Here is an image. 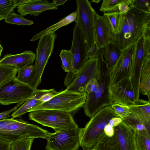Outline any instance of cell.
<instances>
[{
    "label": "cell",
    "instance_id": "bcb514c9",
    "mask_svg": "<svg viewBox=\"0 0 150 150\" xmlns=\"http://www.w3.org/2000/svg\"><path fill=\"white\" fill-rule=\"evenodd\" d=\"M67 1V0H54L52 3L57 7L59 6L63 5Z\"/></svg>",
    "mask_w": 150,
    "mask_h": 150
},
{
    "label": "cell",
    "instance_id": "8992f818",
    "mask_svg": "<svg viewBox=\"0 0 150 150\" xmlns=\"http://www.w3.org/2000/svg\"><path fill=\"white\" fill-rule=\"evenodd\" d=\"M73 55L70 71L68 72L64 84L67 87L73 81L79 71L88 59V49L83 34L80 28L75 25L74 28L72 45L70 50Z\"/></svg>",
    "mask_w": 150,
    "mask_h": 150
},
{
    "label": "cell",
    "instance_id": "30bf717a",
    "mask_svg": "<svg viewBox=\"0 0 150 150\" xmlns=\"http://www.w3.org/2000/svg\"><path fill=\"white\" fill-rule=\"evenodd\" d=\"M150 33L147 34L135 43V48L130 79L136 100L139 99L141 69L145 59L150 57Z\"/></svg>",
    "mask_w": 150,
    "mask_h": 150
},
{
    "label": "cell",
    "instance_id": "5b68a950",
    "mask_svg": "<svg viewBox=\"0 0 150 150\" xmlns=\"http://www.w3.org/2000/svg\"><path fill=\"white\" fill-rule=\"evenodd\" d=\"M29 118L43 126L52 128L55 132L78 127L71 113L56 110L33 111L29 113Z\"/></svg>",
    "mask_w": 150,
    "mask_h": 150
},
{
    "label": "cell",
    "instance_id": "603a6c76",
    "mask_svg": "<svg viewBox=\"0 0 150 150\" xmlns=\"http://www.w3.org/2000/svg\"><path fill=\"white\" fill-rule=\"evenodd\" d=\"M103 49V55L105 59L107 67L111 69L116 64L122 50L112 41L107 43Z\"/></svg>",
    "mask_w": 150,
    "mask_h": 150
},
{
    "label": "cell",
    "instance_id": "c3c4849f",
    "mask_svg": "<svg viewBox=\"0 0 150 150\" xmlns=\"http://www.w3.org/2000/svg\"><path fill=\"white\" fill-rule=\"evenodd\" d=\"M3 50V47L1 45L0 42V59L1 57V54Z\"/></svg>",
    "mask_w": 150,
    "mask_h": 150
},
{
    "label": "cell",
    "instance_id": "ac0fdd59",
    "mask_svg": "<svg viewBox=\"0 0 150 150\" xmlns=\"http://www.w3.org/2000/svg\"><path fill=\"white\" fill-rule=\"evenodd\" d=\"M36 54L31 50L25 51L16 54H8L0 60V64L17 69L18 71L32 64L35 60Z\"/></svg>",
    "mask_w": 150,
    "mask_h": 150
},
{
    "label": "cell",
    "instance_id": "7dc6e473",
    "mask_svg": "<svg viewBox=\"0 0 150 150\" xmlns=\"http://www.w3.org/2000/svg\"><path fill=\"white\" fill-rule=\"evenodd\" d=\"M30 1V0H16V2L18 6L26 3L29 1Z\"/></svg>",
    "mask_w": 150,
    "mask_h": 150
},
{
    "label": "cell",
    "instance_id": "484cf974",
    "mask_svg": "<svg viewBox=\"0 0 150 150\" xmlns=\"http://www.w3.org/2000/svg\"><path fill=\"white\" fill-rule=\"evenodd\" d=\"M18 75L15 78L18 81L32 87L35 74L34 65H30L18 71Z\"/></svg>",
    "mask_w": 150,
    "mask_h": 150
},
{
    "label": "cell",
    "instance_id": "f1b7e54d",
    "mask_svg": "<svg viewBox=\"0 0 150 150\" xmlns=\"http://www.w3.org/2000/svg\"><path fill=\"white\" fill-rule=\"evenodd\" d=\"M137 150H150V134L147 131H135Z\"/></svg>",
    "mask_w": 150,
    "mask_h": 150
},
{
    "label": "cell",
    "instance_id": "60d3db41",
    "mask_svg": "<svg viewBox=\"0 0 150 150\" xmlns=\"http://www.w3.org/2000/svg\"><path fill=\"white\" fill-rule=\"evenodd\" d=\"M16 120L11 118L0 120V136L3 133L9 125L14 122Z\"/></svg>",
    "mask_w": 150,
    "mask_h": 150
},
{
    "label": "cell",
    "instance_id": "4fadbf2b",
    "mask_svg": "<svg viewBox=\"0 0 150 150\" xmlns=\"http://www.w3.org/2000/svg\"><path fill=\"white\" fill-rule=\"evenodd\" d=\"M135 43L122 50L114 67L110 69V88L120 81L130 78L134 57Z\"/></svg>",
    "mask_w": 150,
    "mask_h": 150
},
{
    "label": "cell",
    "instance_id": "7c38bea8",
    "mask_svg": "<svg viewBox=\"0 0 150 150\" xmlns=\"http://www.w3.org/2000/svg\"><path fill=\"white\" fill-rule=\"evenodd\" d=\"M80 128L50 133L45 147L47 150H78L80 146Z\"/></svg>",
    "mask_w": 150,
    "mask_h": 150
},
{
    "label": "cell",
    "instance_id": "cb8c5ba5",
    "mask_svg": "<svg viewBox=\"0 0 150 150\" xmlns=\"http://www.w3.org/2000/svg\"><path fill=\"white\" fill-rule=\"evenodd\" d=\"M86 150H119V149L115 135L112 137H109L105 134L92 148Z\"/></svg>",
    "mask_w": 150,
    "mask_h": 150
},
{
    "label": "cell",
    "instance_id": "6da1fadb",
    "mask_svg": "<svg viewBox=\"0 0 150 150\" xmlns=\"http://www.w3.org/2000/svg\"><path fill=\"white\" fill-rule=\"evenodd\" d=\"M148 33H150V13L133 6L127 13L121 14L117 32L112 42L122 50Z\"/></svg>",
    "mask_w": 150,
    "mask_h": 150
},
{
    "label": "cell",
    "instance_id": "ab89813d",
    "mask_svg": "<svg viewBox=\"0 0 150 150\" xmlns=\"http://www.w3.org/2000/svg\"><path fill=\"white\" fill-rule=\"evenodd\" d=\"M100 48L96 42L88 50L87 57L88 59L97 57L100 51Z\"/></svg>",
    "mask_w": 150,
    "mask_h": 150
},
{
    "label": "cell",
    "instance_id": "d6a6232c",
    "mask_svg": "<svg viewBox=\"0 0 150 150\" xmlns=\"http://www.w3.org/2000/svg\"><path fill=\"white\" fill-rule=\"evenodd\" d=\"M125 0H103L99 8L100 11L104 13L119 12L118 6Z\"/></svg>",
    "mask_w": 150,
    "mask_h": 150
},
{
    "label": "cell",
    "instance_id": "4316f807",
    "mask_svg": "<svg viewBox=\"0 0 150 150\" xmlns=\"http://www.w3.org/2000/svg\"><path fill=\"white\" fill-rule=\"evenodd\" d=\"M122 121L135 131L145 130L150 134V124L145 123L134 113H131L127 118L123 120Z\"/></svg>",
    "mask_w": 150,
    "mask_h": 150
},
{
    "label": "cell",
    "instance_id": "e0dca14e",
    "mask_svg": "<svg viewBox=\"0 0 150 150\" xmlns=\"http://www.w3.org/2000/svg\"><path fill=\"white\" fill-rule=\"evenodd\" d=\"M95 42L100 48L111 42L114 35L111 26L105 14H96L95 21Z\"/></svg>",
    "mask_w": 150,
    "mask_h": 150
},
{
    "label": "cell",
    "instance_id": "9a60e30c",
    "mask_svg": "<svg viewBox=\"0 0 150 150\" xmlns=\"http://www.w3.org/2000/svg\"><path fill=\"white\" fill-rule=\"evenodd\" d=\"M110 91L112 103L129 106L136 100L130 78L120 81L110 88Z\"/></svg>",
    "mask_w": 150,
    "mask_h": 150
},
{
    "label": "cell",
    "instance_id": "e575fe53",
    "mask_svg": "<svg viewBox=\"0 0 150 150\" xmlns=\"http://www.w3.org/2000/svg\"><path fill=\"white\" fill-rule=\"evenodd\" d=\"M111 26L114 35L117 32L119 27L121 14L119 12L104 13Z\"/></svg>",
    "mask_w": 150,
    "mask_h": 150
},
{
    "label": "cell",
    "instance_id": "2e32d148",
    "mask_svg": "<svg viewBox=\"0 0 150 150\" xmlns=\"http://www.w3.org/2000/svg\"><path fill=\"white\" fill-rule=\"evenodd\" d=\"M114 129L119 150H137L134 129L122 121Z\"/></svg>",
    "mask_w": 150,
    "mask_h": 150
},
{
    "label": "cell",
    "instance_id": "52a82bcc",
    "mask_svg": "<svg viewBox=\"0 0 150 150\" xmlns=\"http://www.w3.org/2000/svg\"><path fill=\"white\" fill-rule=\"evenodd\" d=\"M50 133L38 125L19 119L10 124L0 138L12 142L24 139L41 138L47 139Z\"/></svg>",
    "mask_w": 150,
    "mask_h": 150
},
{
    "label": "cell",
    "instance_id": "d6986e66",
    "mask_svg": "<svg viewBox=\"0 0 150 150\" xmlns=\"http://www.w3.org/2000/svg\"><path fill=\"white\" fill-rule=\"evenodd\" d=\"M16 7L17 11L23 16L27 15L38 16L44 11L57 9V6L47 0H30Z\"/></svg>",
    "mask_w": 150,
    "mask_h": 150
},
{
    "label": "cell",
    "instance_id": "44dd1931",
    "mask_svg": "<svg viewBox=\"0 0 150 150\" xmlns=\"http://www.w3.org/2000/svg\"><path fill=\"white\" fill-rule=\"evenodd\" d=\"M77 16V13L76 11L63 18L57 23L34 35L30 41H35L45 35L55 33L59 28L75 21Z\"/></svg>",
    "mask_w": 150,
    "mask_h": 150
},
{
    "label": "cell",
    "instance_id": "277c9868",
    "mask_svg": "<svg viewBox=\"0 0 150 150\" xmlns=\"http://www.w3.org/2000/svg\"><path fill=\"white\" fill-rule=\"evenodd\" d=\"M87 94L65 89L59 92L48 101L33 108L31 112L42 110H54L74 113L83 106Z\"/></svg>",
    "mask_w": 150,
    "mask_h": 150
},
{
    "label": "cell",
    "instance_id": "836d02e7",
    "mask_svg": "<svg viewBox=\"0 0 150 150\" xmlns=\"http://www.w3.org/2000/svg\"><path fill=\"white\" fill-rule=\"evenodd\" d=\"M34 139H22L11 142L10 150H30Z\"/></svg>",
    "mask_w": 150,
    "mask_h": 150
},
{
    "label": "cell",
    "instance_id": "f546056e",
    "mask_svg": "<svg viewBox=\"0 0 150 150\" xmlns=\"http://www.w3.org/2000/svg\"><path fill=\"white\" fill-rule=\"evenodd\" d=\"M4 20L5 22L8 23L21 25H31L34 23L33 21L25 19L20 14L13 12L7 16Z\"/></svg>",
    "mask_w": 150,
    "mask_h": 150
},
{
    "label": "cell",
    "instance_id": "d4e9b609",
    "mask_svg": "<svg viewBox=\"0 0 150 150\" xmlns=\"http://www.w3.org/2000/svg\"><path fill=\"white\" fill-rule=\"evenodd\" d=\"M42 103V102L37 98L33 94L12 113L11 115L12 118L14 119L21 117L25 114L30 112L33 108Z\"/></svg>",
    "mask_w": 150,
    "mask_h": 150
},
{
    "label": "cell",
    "instance_id": "d590c367",
    "mask_svg": "<svg viewBox=\"0 0 150 150\" xmlns=\"http://www.w3.org/2000/svg\"><path fill=\"white\" fill-rule=\"evenodd\" d=\"M111 106L115 112L122 120L127 118L132 113L128 106L114 103Z\"/></svg>",
    "mask_w": 150,
    "mask_h": 150
},
{
    "label": "cell",
    "instance_id": "7402d4cb",
    "mask_svg": "<svg viewBox=\"0 0 150 150\" xmlns=\"http://www.w3.org/2000/svg\"><path fill=\"white\" fill-rule=\"evenodd\" d=\"M129 107L132 113L137 115L145 123L150 124V102L139 99Z\"/></svg>",
    "mask_w": 150,
    "mask_h": 150
},
{
    "label": "cell",
    "instance_id": "1f68e13d",
    "mask_svg": "<svg viewBox=\"0 0 150 150\" xmlns=\"http://www.w3.org/2000/svg\"><path fill=\"white\" fill-rule=\"evenodd\" d=\"M62 61V67L66 72L71 70L73 60V55L70 50H62L59 55Z\"/></svg>",
    "mask_w": 150,
    "mask_h": 150
},
{
    "label": "cell",
    "instance_id": "9c48e42d",
    "mask_svg": "<svg viewBox=\"0 0 150 150\" xmlns=\"http://www.w3.org/2000/svg\"><path fill=\"white\" fill-rule=\"evenodd\" d=\"M37 89L14 78L0 88V104L7 105L25 102Z\"/></svg>",
    "mask_w": 150,
    "mask_h": 150
},
{
    "label": "cell",
    "instance_id": "ba28073f",
    "mask_svg": "<svg viewBox=\"0 0 150 150\" xmlns=\"http://www.w3.org/2000/svg\"><path fill=\"white\" fill-rule=\"evenodd\" d=\"M77 16L76 24L81 29L88 50L95 42V21L96 12L92 8L91 1L76 0Z\"/></svg>",
    "mask_w": 150,
    "mask_h": 150
},
{
    "label": "cell",
    "instance_id": "3957f363",
    "mask_svg": "<svg viewBox=\"0 0 150 150\" xmlns=\"http://www.w3.org/2000/svg\"><path fill=\"white\" fill-rule=\"evenodd\" d=\"M114 117H120L111 105L108 106L96 112L84 127L80 128V146L83 150L91 149L100 140L105 134V127Z\"/></svg>",
    "mask_w": 150,
    "mask_h": 150
},
{
    "label": "cell",
    "instance_id": "ee69618b",
    "mask_svg": "<svg viewBox=\"0 0 150 150\" xmlns=\"http://www.w3.org/2000/svg\"><path fill=\"white\" fill-rule=\"evenodd\" d=\"M104 131L105 134L109 137H112L114 134V127L108 124L105 127Z\"/></svg>",
    "mask_w": 150,
    "mask_h": 150
},
{
    "label": "cell",
    "instance_id": "f6af8a7d",
    "mask_svg": "<svg viewBox=\"0 0 150 150\" xmlns=\"http://www.w3.org/2000/svg\"><path fill=\"white\" fill-rule=\"evenodd\" d=\"M11 142L0 138V150H10Z\"/></svg>",
    "mask_w": 150,
    "mask_h": 150
},
{
    "label": "cell",
    "instance_id": "4dcf8cb0",
    "mask_svg": "<svg viewBox=\"0 0 150 150\" xmlns=\"http://www.w3.org/2000/svg\"><path fill=\"white\" fill-rule=\"evenodd\" d=\"M17 6L16 0H0V16L4 19Z\"/></svg>",
    "mask_w": 150,
    "mask_h": 150
},
{
    "label": "cell",
    "instance_id": "7a4b0ae2",
    "mask_svg": "<svg viewBox=\"0 0 150 150\" xmlns=\"http://www.w3.org/2000/svg\"><path fill=\"white\" fill-rule=\"evenodd\" d=\"M103 48H100L97 56L98 71L97 80L98 87L96 91L87 94L83 106L85 115L91 117L103 108L112 104L110 88V69H108L103 53Z\"/></svg>",
    "mask_w": 150,
    "mask_h": 150
},
{
    "label": "cell",
    "instance_id": "f907efd6",
    "mask_svg": "<svg viewBox=\"0 0 150 150\" xmlns=\"http://www.w3.org/2000/svg\"><path fill=\"white\" fill-rule=\"evenodd\" d=\"M4 19V18L1 16H0V21Z\"/></svg>",
    "mask_w": 150,
    "mask_h": 150
},
{
    "label": "cell",
    "instance_id": "8d00e7d4",
    "mask_svg": "<svg viewBox=\"0 0 150 150\" xmlns=\"http://www.w3.org/2000/svg\"><path fill=\"white\" fill-rule=\"evenodd\" d=\"M150 0H133L132 5L140 10L150 13Z\"/></svg>",
    "mask_w": 150,
    "mask_h": 150
},
{
    "label": "cell",
    "instance_id": "681fc988",
    "mask_svg": "<svg viewBox=\"0 0 150 150\" xmlns=\"http://www.w3.org/2000/svg\"><path fill=\"white\" fill-rule=\"evenodd\" d=\"M100 1V0H93L91 2H93L95 3H98Z\"/></svg>",
    "mask_w": 150,
    "mask_h": 150
},
{
    "label": "cell",
    "instance_id": "8fae6325",
    "mask_svg": "<svg viewBox=\"0 0 150 150\" xmlns=\"http://www.w3.org/2000/svg\"><path fill=\"white\" fill-rule=\"evenodd\" d=\"M57 35L50 33L40 38L36 49L35 74L32 87L37 88L40 84L44 69L53 52Z\"/></svg>",
    "mask_w": 150,
    "mask_h": 150
},
{
    "label": "cell",
    "instance_id": "f35d334b",
    "mask_svg": "<svg viewBox=\"0 0 150 150\" xmlns=\"http://www.w3.org/2000/svg\"><path fill=\"white\" fill-rule=\"evenodd\" d=\"M133 0H125L118 6V11L121 14L127 13L133 7L132 5Z\"/></svg>",
    "mask_w": 150,
    "mask_h": 150
},
{
    "label": "cell",
    "instance_id": "5bb4252c",
    "mask_svg": "<svg viewBox=\"0 0 150 150\" xmlns=\"http://www.w3.org/2000/svg\"><path fill=\"white\" fill-rule=\"evenodd\" d=\"M98 71V57L88 59L66 89L76 92H85L88 82L93 78H97Z\"/></svg>",
    "mask_w": 150,
    "mask_h": 150
},
{
    "label": "cell",
    "instance_id": "ffe728a7",
    "mask_svg": "<svg viewBox=\"0 0 150 150\" xmlns=\"http://www.w3.org/2000/svg\"><path fill=\"white\" fill-rule=\"evenodd\" d=\"M139 92L146 96L150 102V57L143 63L141 69L139 82Z\"/></svg>",
    "mask_w": 150,
    "mask_h": 150
},
{
    "label": "cell",
    "instance_id": "b9f144b4",
    "mask_svg": "<svg viewBox=\"0 0 150 150\" xmlns=\"http://www.w3.org/2000/svg\"><path fill=\"white\" fill-rule=\"evenodd\" d=\"M24 102H22L18 103L13 108L7 110L0 113V120L8 119L10 117V114L11 112L16 111L20 106L23 104Z\"/></svg>",
    "mask_w": 150,
    "mask_h": 150
},
{
    "label": "cell",
    "instance_id": "7bdbcfd3",
    "mask_svg": "<svg viewBox=\"0 0 150 150\" xmlns=\"http://www.w3.org/2000/svg\"><path fill=\"white\" fill-rule=\"evenodd\" d=\"M122 120V119L120 117H114L110 119L108 124L114 127L119 125Z\"/></svg>",
    "mask_w": 150,
    "mask_h": 150
},
{
    "label": "cell",
    "instance_id": "83f0119b",
    "mask_svg": "<svg viewBox=\"0 0 150 150\" xmlns=\"http://www.w3.org/2000/svg\"><path fill=\"white\" fill-rule=\"evenodd\" d=\"M18 70L0 64V88L10 80L15 78Z\"/></svg>",
    "mask_w": 150,
    "mask_h": 150
},
{
    "label": "cell",
    "instance_id": "74e56055",
    "mask_svg": "<svg viewBox=\"0 0 150 150\" xmlns=\"http://www.w3.org/2000/svg\"><path fill=\"white\" fill-rule=\"evenodd\" d=\"M98 86L96 78H93L90 80L87 84L84 92L86 94L94 93L97 91Z\"/></svg>",
    "mask_w": 150,
    "mask_h": 150
}]
</instances>
